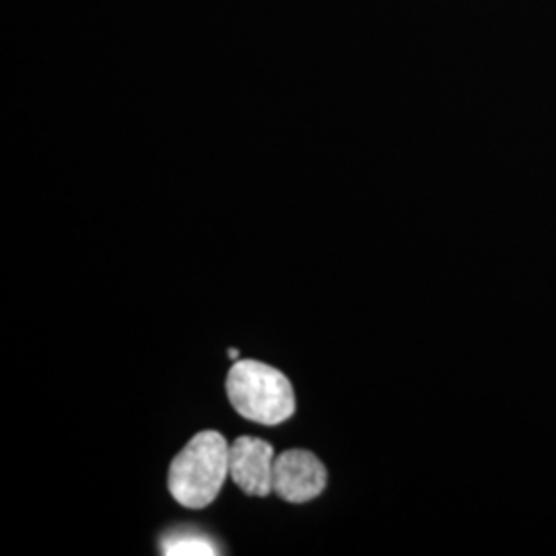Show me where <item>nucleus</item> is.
Returning <instances> with one entry per match:
<instances>
[{"label": "nucleus", "instance_id": "nucleus-1", "mask_svg": "<svg viewBox=\"0 0 556 556\" xmlns=\"http://www.w3.org/2000/svg\"><path fill=\"white\" fill-rule=\"evenodd\" d=\"M229 477V443L217 431H200L174 457L167 486L181 507L204 509Z\"/></svg>", "mask_w": 556, "mask_h": 556}, {"label": "nucleus", "instance_id": "nucleus-2", "mask_svg": "<svg viewBox=\"0 0 556 556\" xmlns=\"http://www.w3.org/2000/svg\"><path fill=\"white\" fill-rule=\"evenodd\" d=\"M227 396L239 417L275 427L295 415V392L289 378L260 361H238L227 376Z\"/></svg>", "mask_w": 556, "mask_h": 556}, {"label": "nucleus", "instance_id": "nucleus-3", "mask_svg": "<svg viewBox=\"0 0 556 556\" xmlns=\"http://www.w3.org/2000/svg\"><path fill=\"white\" fill-rule=\"evenodd\" d=\"M328 475L318 456L307 450H287L273 464V493L289 503H305L319 497Z\"/></svg>", "mask_w": 556, "mask_h": 556}, {"label": "nucleus", "instance_id": "nucleus-4", "mask_svg": "<svg viewBox=\"0 0 556 556\" xmlns=\"http://www.w3.org/2000/svg\"><path fill=\"white\" fill-rule=\"evenodd\" d=\"M275 450L258 438H238L229 445V477L250 497L273 493Z\"/></svg>", "mask_w": 556, "mask_h": 556}, {"label": "nucleus", "instance_id": "nucleus-5", "mask_svg": "<svg viewBox=\"0 0 556 556\" xmlns=\"http://www.w3.org/2000/svg\"><path fill=\"white\" fill-rule=\"evenodd\" d=\"M217 544L199 530H176L161 540V555L211 556L219 555Z\"/></svg>", "mask_w": 556, "mask_h": 556}, {"label": "nucleus", "instance_id": "nucleus-6", "mask_svg": "<svg viewBox=\"0 0 556 556\" xmlns=\"http://www.w3.org/2000/svg\"><path fill=\"white\" fill-rule=\"evenodd\" d=\"M227 355H229V358H233V361H238L239 353H238V351H236V349H229V353H227Z\"/></svg>", "mask_w": 556, "mask_h": 556}]
</instances>
